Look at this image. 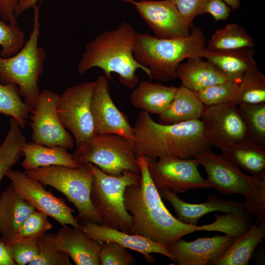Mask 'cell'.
Wrapping results in <instances>:
<instances>
[{"label":"cell","mask_w":265,"mask_h":265,"mask_svg":"<svg viewBox=\"0 0 265 265\" xmlns=\"http://www.w3.org/2000/svg\"><path fill=\"white\" fill-rule=\"evenodd\" d=\"M148 159L145 156H137L139 183L127 186L124 192L125 206L132 219L131 234L167 247L187 234L205 231V225L186 224L171 214L151 177Z\"/></svg>","instance_id":"obj_1"},{"label":"cell","mask_w":265,"mask_h":265,"mask_svg":"<svg viewBox=\"0 0 265 265\" xmlns=\"http://www.w3.org/2000/svg\"><path fill=\"white\" fill-rule=\"evenodd\" d=\"M133 130L136 157L192 159L212 147L205 139L200 119L162 125L155 121L149 113L141 110Z\"/></svg>","instance_id":"obj_2"},{"label":"cell","mask_w":265,"mask_h":265,"mask_svg":"<svg viewBox=\"0 0 265 265\" xmlns=\"http://www.w3.org/2000/svg\"><path fill=\"white\" fill-rule=\"evenodd\" d=\"M137 32L129 23L123 22L115 29L104 31L88 43L78 65V71L83 74L91 68L101 69L104 76L112 80L111 73L119 76L121 83L134 88L139 82L137 69L150 77L148 69L139 64L133 55Z\"/></svg>","instance_id":"obj_3"},{"label":"cell","mask_w":265,"mask_h":265,"mask_svg":"<svg viewBox=\"0 0 265 265\" xmlns=\"http://www.w3.org/2000/svg\"><path fill=\"white\" fill-rule=\"evenodd\" d=\"M205 41L197 27H192L188 36L177 39H160L137 32L133 55L139 64L149 69L150 80L168 81L177 78L176 68L182 61L199 57Z\"/></svg>","instance_id":"obj_4"},{"label":"cell","mask_w":265,"mask_h":265,"mask_svg":"<svg viewBox=\"0 0 265 265\" xmlns=\"http://www.w3.org/2000/svg\"><path fill=\"white\" fill-rule=\"evenodd\" d=\"M33 8V28L28 39L16 54L7 58L0 56V84H16L25 102L32 108L36 105L41 92L38 81L46 58L45 49L38 44L40 4Z\"/></svg>","instance_id":"obj_5"},{"label":"cell","mask_w":265,"mask_h":265,"mask_svg":"<svg viewBox=\"0 0 265 265\" xmlns=\"http://www.w3.org/2000/svg\"><path fill=\"white\" fill-rule=\"evenodd\" d=\"M86 164L93 172L91 202L102 219V224L131 234L132 219L126 209L124 194L127 186L139 184L140 173L127 170L114 176L93 164Z\"/></svg>","instance_id":"obj_6"},{"label":"cell","mask_w":265,"mask_h":265,"mask_svg":"<svg viewBox=\"0 0 265 265\" xmlns=\"http://www.w3.org/2000/svg\"><path fill=\"white\" fill-rule=\"evenodd\" d=\"M29 177L63 193L77 209L76 217L81 223L102 224L90 200L93 172L86 163L75 168L51 165L25 170Z\"/></svg>","instance_id":"obj_7"},{"label":"cell","mask_w":265,"mask_h":265,"mask_svg":"<svg viewBox=\"0 0 265 265\" xmlns=\"http://www.w3.org/2000/svg\"><path fill=\"white\" fill-rule=\"evenodd\" d=\"M79 164L91 163L114 176L124 171L140 173L134 140L113 133H94L73 154Z\"/></svg>","instance_id":"obj_8"},{"label":"cell","mask_w":265,"mask_h":265,"mask_svg":"<svg viewBox=\"0 0 265 265\" xmlns=\"http://www.w3.org/2000/svg\"><path fill=\"white\" fill-rule=\"evenodd\" d=\"M95 81L67 88L59 96L56 111L63 127L73 134L76 148L94 133L91 100Z\"/></svg>","instance_id":"obj_9"},{"label":"cell","mask_w":265,"mask_h":265,"mask_svg":"<svg viewBox=\"0 0 265 265\" xmlns=\"http://www.w3.org/2000/svg\"><path fill=\"white\" fill-rule=\"evenodd\" d=\"M199 165L195 158L167 156L149 158L148 166L157 189H168L177 194L190 190L211 188L201 175L198 169Z\"/></svg>","instance_id":"obj_10"},{"label":"cell","mask_w":265,"mask_h":265,"mask_svg":"<svg viewBox=\"0 0 265 265\" xmlns=\"http://www.w3.org/2000/svg\"><path fill=\"white\" fill-rule=\"evenodd\" d=\"M59 97L57 93L48 89L40 92L38 102L29 115L31 139L36 144L71 149L74 139L62 125L57 114Z\"/></svg>","instance_id":"obj_11"},{"label":"cell","mask_w":265,"mask_h":265,"mask_svg":"<svg viewBox=\"0 0 265 265\" xmlns=\"http://www.w3.org/2000/svg\"><path fill=\"white\" fill-rule=\"evenodd\" d=\"M205 139L221 151L248 138L235 102L206 106L200 118Z\"/></svg>","instance_id":"obj_12"},{"label":"cell","mask_w":265,"mask_h":265,"mask_svg":"<svg viewBox=\"0 0 265 265\" xmlns=\"http://www.w3.org/2000/svg\"><path fill=\"white\" fill-rule=\"evenodd\" d=\"M5 176L10 180V184L19 195L35 210L45 213L61 226L70 225L75 228H81L73 214L74 210L66 204L63 199L46 190L39 181L29 177L25 172L12 169Z\"/></svg>","instance_id":"obj_13"},{"label":"cell","mask_w":265,"mask_h":265,"mask_svg":"<svg viewBox=\"0 0 265 265\" xmlns=\"http://www.w3.org/2000/svg\"><path fill=\"white\" fill-rule=\"evenodd\" d=\"M195 158L204 168L211 188L223 195H249L258 182L257 176L247 175L221 154L207 149Z\"/></svg>","instance_id":"obj_14"},{"label":"cell","mask_w":265,"mask_h":265,"mask_svg":"<svg viewBox=\"0 0 265 265\" xmlns=\"http://www.w3.org/2000/svg\"><path fill=\"white\" fill-rule=\"evenodd\" d=\"M91 111L95 133H113L134 140L133 127L127 116L111 99L108 80L100 76L95 81L91 100Z\"/></svg>","instance_id":"obj_15"},{"label":"cell","mask_w":265,"mask_h":265,"mask_svg":"<svg viewBox=\"0 0 265 265\" xmlns=\"http://www.w3.org/2000/svg\"><path fill=\"white\" fill-rule=\"evenodd\" d=\"M132 4L155 37L177 39L189 35L191 28L170 0H143Z\"/></svg>","instance_id":"obj_16"},{"label":"cell","mask_w":265,"mask_h":265,"mask_svg":"<svg viewBox=\"0 0 265 265\" xmlns=\"http://www.w3.org/2000/svg\"><path fill=\"white\" fill-rule=\"evenodd\" d=\"M236 238L227 235L198 238L192 241L182 238L167 247L178 265H206L221 256Z\"/></svg>","instance_id":"obj_17"},{"label":"cell","mask_w":265,"mask_h":265,"mask_svg":"<svg viewBox=\"0 0 265 265\" xmlns=\"http://www.w3.org/2000/svg\"><path fill=\"white\" fill-rule=\"evenodd\" d=\"M80 225L82 230L91 239L101 242H116L126 249L138 252L148 263H155V257L150 254L158 253L169 258L175 264V260L167 246L148 238L111 228L102 224L85 222L80 223Z\"/></svg>","instance_id":"obj_18"},{"label":"cell","mask_w":265,"mask_h":265,"mask_svg":"<svg viewBox=\"0 0 265 265\" xmlns=\"http://www.w3.org/2000/svg\"><path fill=\"white\" fill-rule=\"evenodd\" d=\"M158 190L161 197L173 206L176 218L186 224L197 225L200 218L214 212H238L250 216L242 203L231 199H225L215 194H209L207 197L206 202L193 204L183 201L171 190L165 189Z\"/></svg>","instance_id":"obj_19"},{"label":"cell","mask_w":265,"mask_h":265,"mask_svg":"<svg viewBox=\"0 0 265 265\" xmlns=\"http://www.w3.org/2000/svg\"><path fill=\"white\" fill-rule=\"evenodd\" d=\"M56 248L65 253L76 265H100L102 242L89 238L81 228L62 226L55 236Z\"/></svg>","instance_id":"obj_20"},{"label":"cell","mask_w":265,"mask_h":265,"mask_svg":"<svg viewBox=\"0 0 265 265\" xmlns=\"http://www.w3.org/2000/svg\"><path fill=\"white\" fill-rule=\"evenodd\" d=\"M35 208L11 184L0 195V235L6 243L13 241L23 222Z\"/></svg>","instance_id":"obj_21"},{"label":"cell","mask_w":265,"mask_h":265,"mask_svg":"<svg viewBox=\"0 0 265 265\" xmlns=\"http://www.w3.org/2000/svg\"><path fill=\"white\" fill-rule=\"evenodd\" d=\"M253 48L228 51H213L203 48L199 53L212 63L229 78L238 84L243 75L256 64Z\"/></svg>","instance_id":"obj_22"},{"label":"cell","mask_w":265,"mask_h":265,"mask_svg":"<svg viewBox=\"0 0 265 265\" xmlns=\"http://www.w3.org/2000/svg\"><path fill=\"white\" fill-rule=\"evenodd\" d=\"M181 85L193 91L227 80L229 77L211 62L200 57H191L176 68Z\"/></svg>","instance_id":"obj_23"},{"label":"cell","mask_w":265,"mask_h":265,"mask_svg":"<svg viewBox=\"0 0 265 265\" xmlns=\"http://www.w3.org/2000/svg\"><path fill=\"white\" fill-rule=\"evenodd\" d=\"M177 88L159 82L141 81L132 90L130 101L133 106L142 110L159 115L168 107Z\"/></svg>","instance_id":"obj_24"},{"label":"cell","mask_w":265,"mask_h":265,"mask_svg":"<svg viewBox=\"0 0 265 265\" xmlns=\"http://www.w3.org/2000/svg\"><path fill=\"white\" fill-rule=\"evenodd\" d=\"M205 107L194 91L181 85L168 107L159 115L158 123L171 125L200 119Z\"/></svg>","instance_id":"obj_25"},{"label":"cell","mask_w":265,"mask_h":265,"mask_svg":"<svg viewBox=\"0 0 265 265\" xmlns=\"http://www.w3.org/2000/svg\"><path fill=\"white\" fill-rule=\"evenodd\" d=\"M265 237V223L257 221L240 237L236 238L220 257L211 265H247L256 247Z\"/></svg>","instance_id":"obj_26"},{"label":"cell","mask_w":265,"mask_h":265,"mask_svg":"<svg viewBox=\"0 0 265 265\" xmlns=\"http://www.w3.org/2000/svg\"><path fill=\"white\" fill-rule=\"evenodd\" d=\"M24 160L22 166L25 170L51 165L75 168L79 164L73 154L61 146L48 147L33 142H26L23 148Z\"/></svg>","instance_id":"obj_27"},{"label":"cell","mask_w":265,"mask_h":265,"mask_svg":"<svg viewBox=\"0 0 265 265\" xmlns=\"http://www.w3.org/2000/svg\"><path fill=\"white\" fill-rule=\"evenodd\" d=\"M221 154L251 175L255 176L265 170V148L249 138L222 150Z\"/></svg>","instance_id":"obj_28"},{"label":"cell","mask_w":265,"mask_h":265,"mask_svg":"<svg viewBox=\"0 0 265 265\" xmlns=\"http://www.w3.org/2000/svg\"><path fill=\"white\" fill-rule=\"evenodd\" d=\"M9 130L0 145V182L6 173L23 156V148L26 142L17 122L13 118L9 120Z\"/></svg>","instance_id":"obj_29"},{"label":"cell","mask_w":265,"mask_h":265,"mask_svg":"<svg viewBox=\"0 0 265 265\" xmlns=\"http://www.w3.org/2000/svg\"><path fill=\"white\" fill-rule=\"evenodd\" d=\"M252 37L239 25L231 23L216 30L208 43V49L228 51L243 48H253Z\"/></svg>","instance_id":"obj_30"},{"label":"cell","mask_w":265,"mask_h":265,"mask_svg":"<svg viewBox=\"0 0 265 265\" xmlns=\"http://www.w3.org/2000/svg\"><path fill=\"white\" fill-rule=\"evenodd\" d=\"M21 97L16 84H0V114L13 118L20 128L24 129L32 107Z\"/></svg>","instance_id":"obj_31"},{"label":"cell","mask_w":265,"mask_h":265,"mask_svg":"<svg viewBox=\"0 0 265 265\" xmlns=\"http://www.w3.org/2000/svg\"><path fill=\"white\" fill-rule=\"evenodd\" d=\"M238 84V94L235 100L238 106L265 103V75L257 64L242 77Z\"/></svg>","instance_id":"obj_32"},{"label":"cell","mask_w":265,"mask_h":265,"mask_svg":"<svg viewBox=\"0 0 265 265\" xmlns=\"http://www.w3.org/2000/svg\"><path fill=\"white\" fill-rule=\"evenodd\" d=\"M248 138L265 148V103L238 106Z\"/></svg>","instance_id":"obj_33"},{"label":"cell","mask_w":265,"mask_h":265,"mask_svg":"<svg viewBox=\"0 0 265 265\" xmlns=\"http://www.w3.org/2000/svg\"><path fill=\"white\" fill-rule=\"evenodd\" d=\"M55 236L53 233H45L37 239L38 253L28 265H71L69 256L56 248Z\"/></svg>","instance_id":"obj_34"},{"label":"cell","mask_w":265,"mask_h":265,"mask_svg":"<svg viewBox=\"0 0 265 265\" xmlns=\"http://www.w3.org/2000/svg\"><path fill=\"white\" fill-rule=\"evenodd\" d=\"M194 92L205 106L217 105L235 102L238 94V84L229 80Z\"/></svg>","instance_id":"obj_35"},{"label":"cell","mask_w":265,"mask_h":265,"mask_svg":"<svg viewBox=\"0 0 265 265\" xmlns=\"http://www.w3.org/2000/svg\"><path fill=\"white\" fill-rule=\"evenodd\" d=\"M25 42V34L18 24L0 20V56L7 58L16 54Z\"/></svg>","instance_id":"obj_36"},{"label":"cell","mask_w":265,"mask_h":265,"mask_svg":"<svg viewBox=\"0 0 265 265\" xmlns=\"http://www.w3.org/2000/svg\"><path fill=\"white\" fill-rule=\"evenodd\" d=\"M48 217L42 212L32 211L20 227L13 240L38 239L52 228Z\"/></svg>","instance_id":"obj_37"},{"label":"cell","mask_w":265,"mask_h":265,"mask_svg":"<svg viewBox=\"0 0 265 265\" xmlns=\"http://www.w3.org/2000/svg\"><path fill=\"white\" fill-rule=\"evenodd\" d=\"M255 176L258 182L242 204L249 215L255 216L259 223H265V170Z\"/></svg>","instance_id":"obj_38"},{"label":"cell","mask_w":265,"mask_h":265,"mask_svg":"<svg viewBox=\"0 0 265 265\" xmlns=\"http://www.w3.org/2000/svg\"><path fill=\"white\" fill-rule=\"evenodd\" d=\"M101 265H133L136 260L121 245L112 241L102 242L99 253Z\"/></svg>","instance_id":"obj_39"},{"label":"cell","mask_w":265,"mask_h":265,"mask_svg":"<svg viewBox=\"0 0 265 265\" xmlns=\"http://www.w3.org/2000/svg\"><path fill=\"white\" fill-rule=\"evenodd\" d=\"M6 244L15 265H28L38 253L37 239L15 240Z\"/></svg>","instance_id":"obj_40"},{"label":"cell","mask_w":265,"mask_h":265,"mask_svg":"<svg viewBox=\"0 0 265 265\" xmlns=\"http://www.w3.org/2000/svg\"><path fill=\"white\" fill-rule=\"evenodd\" d=\"M186 24L191 28L193 20L202 14L208 0H170Z\"/></svg>","instance_id":"obj_41"},{"label":"cell","mask_w":265,"mask_h":265,"mask_svg":"<svg viewBox=\"0 0 265 265\" xmlns=\"http://www.w3.org/2000/svg\"><path fill=\"white\" fill-rule=\"evenodd\" d=\"M231 11V7L222 0H208L202 11V14L211 15L216 22L226 20Z\"/></svg>","instance_id":"obj_42"},{"label":"cell","mask_w":265,"mask_h":265,"mask_svg":"<svg viewBox=\"0 0 265 265\" xmlns=\"http://www.w3.org/2000/svg\"><path fill=\"white\" fill-rule=\"evenodd\" d=\"M23 0H0V15L5 22L18 24L15 11L18 4Z\"/></svg>","instance_id":"obj_43"},{"label":"cell","mask_w":265,"mask_h":265,"mask_svg":"<svg viewBox=\"0 0 265 265\" xmlns=\"http://www.w3.org/2000/svg\"><path fill=\"white\" fill-rule=\"evenodd\" d=\"M0 265H15L12 259L6 243L0 235Z\"/></svg>","instance_id":"obj_44"},{"label":"cell","mask_w":265,"mask_h":265,"mask_svg":"<svg viewBox=\"0 0 265 265\" xmlns=\"http://www.w3.org/2000/svg\"><path fill=\"white\" fill-rule=\"evenodd\" d=\"M38 0H23L17 5L15 11V15L17 18L25 10L30 8H33L37 5ZM127 2L132 3L134 0H121Z\"/></svg>","instance_id":"obj_45"},{"label":"cell","mask_w":265,"mask_h":265,"mask_svg":"<svg viewBox=\"0 0 265 265\" xmlns=\"http://www.w3.org/2000/svg\"><path fill=\"white\" fill-rule=\"evenodd\" d=\"M223 0L228 6H229L232 9L234 10L237 9L240 6L239 0Z\"/></svg>","instance_id":"obj_46"}]
</instances>
